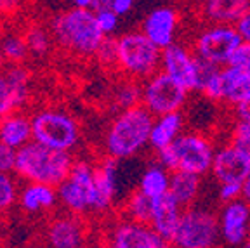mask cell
I'll use <instances>...</instances> for the list:
<instances>
[{
	"label": "cell",
	"mask_w": 250,
	"mask_h": 248,
	"mask_svg": "<svg viewBox=\"0 0 250 248\" xmlns=\"http://www.w3.org/2000/svg\"><path fill=\"white\" fill-rule=\"evenodd\" d=\"M33 141L58 151L73 153L82 143V127L70 111L58 106L39 108L31 115Z\"/></svg>",
	"instance_id": "5"
},
{
	"label": "cell",
	"mask_w": 250,
	"mask_h": 248,
	"mask_svg": "<svg viewBox=\"0 0 250 248\" xmlns=\"http://www.w3.org/2000/svg\"><path fill=\"white\" fill-rule=\"evenodd\" d=\"M111 108L115 111H122V109H129L132 106L141 104V82L130 80V78H124L113 87L111 96Z\"/></svg>",
	"instance_id": "27"
},
{
	"label": "cell",
	"mask_w": 250,
	"mask_h": 248,
	"mask_svg": "<svg viewBox=\"0 0 250 248\" xmlns=\"http://www.w3.org/2000/svg\"><path fill=\"white\" fill-rule=\"evenodd\" d=\"M0 49L7 64H23L24 59L30 56L24 33H18V31H5L0 37Z\"/></svg>",
	"instance_id": "30"
},
{
	"label": "cell",
	"mask_w": 250,
	"mask_h": 248,
	"mask_svg": "<svg viewBox=\"0 0 250 248\" xmlns=\"http://www.w3.org/2000/svg\"><path fill=\"white\" fill-rule=\"evenodd\" d=\"M188 4H191V5H195L196 9L200 7V5H203L205 2H208V0H186Z\"/></svg>",
	"instance_id": "46"
},
{
	"label": "cell",
	"mask_w": 250,
	"mask_h": 248,
	"mask_svg": "<svg viewBox=\"0 0 250 248\" xmlns=\"http://www.w3.org/2000/svg\"><path fill=\"white\" fill-rule=\"evenodd\" d=\"M242 248H250V238H247L245 241L242 243Z\"/></svg>",
	"instance_id": "48"
},
{
	"label": "cell",
	"mask_w": 250,
	"mask_h": 248,
	"mask_svg": "<svg viewBox=\"0 0 250 248\" xmlns=\"http://www.w3.org/2000/svg\"><path fill=\"white\" fill-rule=\"evenodd\" d=\"M117 66L124 78L143 82L160 71L162 49L156 47L141 30L127 31L117 37Z\"/></svg>",
	"instance_id": "6"
},
{
	"label": "cell",
	"mask_w": 250,
	"mask_h": 248,
	"mask_svg": "<svg viewBox=\"0 0 250 248\" xmlns=\"http://www.w3.org/2000/svg\"><path fill=\"white\" fill-rule=\"evenodd\" d=\"M94 179L96 163L89 160H75L68 177L58 186L59 205L64 208V212L82 217L92 212Z\"/></svg>",
	"instance_id": "9"
},
{
	"label": "cell",
	"mask_w": 250,
	"mask_h": 248,
	"mask_svg": "<svg viewBox=\"0 0 250 248\" xmlns=\"http://www.w3.org/2000/svg\"><path fill=\"white\" fill-rule=\"evenodd\" d=\"M183 207L176 202V198L170 193L164 194L160 198H155L151 202V217L149 226L160 234L164 240L170 241L172 234L176 231L179 219L183 215Z\"/></svg>",
	"instance_id": "19"
},
{
	"label": "cell",
	"mask_w": 250,
	"mask_h": 248,
	"mask_svg": "<svg viewBox=\"0 0 250 248\" xmlns=\"http://www.w3.org/2000/svg\"><path fill=\"white\" fill-rule=\"evenodd\" d=\"M118 194V160L103 156L96 163L92 213H106L113 208Z\"/></svg>",
	"instance_id": "17"
},
{
	"label": "cell",
	"mask_w": 250,
	"mask_h": 248,
	"mask_svg": "<svg viewBox=\"0 0 250 248\" xmlns=\"http://www.w3.org/2000/svg\"><path fill=\"white\" fill-rule=\"evenodd\" d=\"M73 163L71 153L51 149L31 141L18 149L14 174L24 183H42L58 187L68 177Z\"/></svg>",
	"instance_id": "3"
},
{
	"label": "cell",
	"mask_w": 250,
	"mask_h": 248,
	"mask_svg": "<svg viewBox=\"0 0 250 248\" xmlns=\"http://www.w3.org/2000/svg\"><path fill=\"white\" fill-rule=\"evenodd\" d=\"M0 141L7 146L14 147L16 151L33 141L31 117L23 111H14L7 117L0 118Z\"/></svg>",
	"instance_id": "22"
},
{
	"label": "cell",
	"mask_w": 250,
	"mask_h": 248,
	"mask_svg": "<svg viewBox=\"0 0 250 248\" xmlns=\"http://www.w3.org/2000/svg\"><path fill=\"white\" fill-rule=\"evenodd\" d=\"M188 96L189 90L162 70L141 83V104L153 117L183 111L188 104Z\"/></svg>",
	"instance_id": "10"
},
{
	"label": "cell",
	"mask_w": 250,
	"mask_h": 248,
	"mask_svg": "<svg viewBox=\"0 0 250 248\" xmlns=\"http://www.w3.org/2000/svg\"><path fill=\"white\" fill-rule=\"evenodd\" d=\"M210 174L219 184L242 183L245 184L250 174V151L234 143H228L215 149Z\"/></svg>",
	"instance_id": "14"
},
{
	"label": "cell",
	"mask_w": 250,
	"mask_h": 248,
	"mask_svg": "<svg viewBox=\"0 0 250 248\" xmlns=\"http://www.w3.org/2000/svg\"><path fill=\"white\" fill-rule=\"evenodd\" d=\"M49 28L56 45L77 58H96V52L106 39L92 9L71 7L59 12L52 18Z\"/></svg>",
	"instance_id": "2"
},
{
	"label": "cell",
	"mask_w": 250,
	"mask_h": 248,
	"mask_svg": "<svg viewBox=\"0 0 250 248\" xmlns=\"http://www.w3.org/2000/svg\"><path fill=\"white\" fill-rule=\"evenodd\" d=\"M151 198L143 194L139 189H134L122 203V217L141 224H149L151 217Z\"/></svg>",
	"instance_id": "28"
},
{
	"label": "cell",
	"mask_w": 250,
	"mask_h": 248,
	"mask_svg": "<svg viewBox=\"0 0 250 248\" xmlns=\"http://www.w3.org/2000/svg\"><path fill=\"white\" fill-rule=\"evenodd\" d=\"M5 66H7V61H5L4 54H2V49H0V73L5 70Z\"/></svg>",
	"instance_id": "45"
},
{
	"label": "cell",
	"mask_w": 250,
	"mask_h": 248,
	"mask_svg": "<svg viewBox=\"0 0 250 248\" xmlns=\"http://www.w3.org/2000/svg\"><path fill=\"white\" fill-rule=\"evenodd\" d=\"M160 248H176V247H174V245H172L170 243V241H165V243L164 245H162V247Z\"/></svg>",
	"instance_id": "47"
},
{
	"label": "cell",
	"mask_w": 250,
	"mask_h": 248,
	"mask_svg": "<svg viewBox=\"0 0 250 248\" xmlns=\"http://www.w3.org/2000/svg\"><path fill=\"white\" fill-rule=\"evenodd\" d=\"M231 143L238 144L250 151V122L236 118V122L231 127Z\"/></svg>",
	"instance_id": "34"
},
{
	"label": "cell",
	"mask_w": 250,
	"mask_h": 248,
	"mask_svg": "<svg viewBox=\"0 0 250 248\" xmlns=\"http://www.w3.org/2000/svg\"><path fill=\"white\" fill-rule=\"evenodd\" d=\"M217 198L221 203H229L243 198V184L242 183H221L217 187Z\"/></svg>",
	"instance_id": "35"
},
{
	"label": "cell",
	"mask_w": 250,
	"mask_h": 248,
	"mask_svg": "<svg viewBox=\"0 0 250 248\" xmlns=\"http://www.w3.org/2000/svg\"><path fill=\"white\" fill-rule=\"evenodd\" d=\"M89 231L82 215L64 212L47 222L45 243L49 248H85Z\"/></svg>",
	"instance_id": "13"
},
{
	"label": "cell",
	"mask_w": 250,
	"mask_h": 248,
	"mask_svg": "<svg viewBox=\"0 0 250 248\" xmlns=\"http://www.w3.org/2000/svg\"><path fill=\"white\" fill-rule=\"evenodd\" d=\"M28 101H30V96L21 92L2 71L0 73V118L7 117L14 111H23Z\"/></svg>",
	"instance_id": "26"
},
{
	"label": "cell",
	"mask_w": 250,
	"mask_h": 248,
	"mask_svg": "<svg viewBox=\"0 0 250 248\" xmlns=\"http://www.w3.org/2000/svg\"><path fill=\"white\" fill-rule=\"evenodd\" d=\"M250 11V0H208L198 7L205 23L234 24Z\"/></svg>",
	"instance_id": "21"
},
{
	"label": "cell",
	"mask_w": 250,
	"mask_h": 248,
	"mask_svg": "<svg viewBox=\"0 0 250 248\" xmlns=\"http://www.w3.org/2000/svg\"><path fill=\"white\" fill-rule=\"evenodd\" d=\"M20 184H18V175L0 172V219L7 215L12 207L18 203L20 198Z\"/></svg>",
	"instance_id": "31"
},
{
	"label": "cell",
	"mask_w": 250,
	"mask_h": 248,
	"mask_svg": "<svg viewBox=\"0 0 250 248\" xmlns=\"http://www.w3.org/2000/svg\"><path fill=\"white\" fill-rule=\"evenodd\" d=\"M94 0H71V5L77 9H92Z\"/></svg>",
	"instance_id": "43"
},
{
	"label": "cell",
	"mask_w": 250,
	"mask_h": 248,
	"mask_svg": "<svg viewBox=\"0 0 250 248\" xmlns=\"http://www.w3.org/2000/svg\"><path fill=\"white\" fill-rule=\"evenodd\" d=\"M229 64L250 73V43L249 42H242V45L236 49V52H234L233 58H231Z\"/></svg>",
	"instance_id": "37"
},
{
	"label": "cell",
	"mask_w": 250,
	"mask_h": 248,
	"mask_svg": "<svg viewBox=\"0 0 250 248\" xmlns=\"http://www.w3.org/2000/svg\"><path fill=\"white\" fill-rule=\"evenodd\" d=\"M243 200H247V202L250 203V183L249 181H245V184H243Z\"/></svg>",
	"instance_id": "44"
},
{
	"label": "cell",
	"mask_w": 250,
	"mask_h": 248,
	"mask_svg": "<svg viewBox=\"0 0 250 248\" xmlns=\"http://www.w3.org/2000/svg\"><path fill=\"white\" fill-rule=\"evenodd\" d=\"M170 175L172 172L168 168H165L162 163L153 162L141 174L136 189H139L141 193L146 194L151 200L160 198L164 194H167L168 189H170Z\"/></svg>",
	"instance_id": "25"
},
{
	"label": "cell",
	"mask_w": 250,
	"mask_h": 248,
	"mask_svg": "<svg viewBox=\"0 0 250 248\" xmlns=\"http://www.w3.org/2000/svg\"><path fill=\"white\" fill-rule=\"evenodd\" d=\"M181 26V14L176 7L160 5L146 14L141 31L162 51L177 42V33Z\"/></svg>",
	"instance_id": "15"
},
{
	"label": "cell",
	"mask_w": 250,
	"mask_h": 248,
	"mask_svg": "<svg viewBox=\"0 0 250 248\" xmlns=\"http://www.w3.org/2000/svg\"><path fill=\"white\" fill-rule=\"evenodd\" d=\"M104 241L113 248H160L168 240H164L149 224L120 217L109 226Z\"/></svg>",
	"instance_id": "12"
},
{
	"label": "cell",
	"mask_w": 250,
	"mask_h": 248,
	"mask_svg": "<svg viewBox=\"0 0 250 248\" xmlns=\"http://www.w3.org/2000/svg\"><path fill=\"white\" fill-rule=\"evenodd\" d=\"M24 39H26L28 51L35 58L47 56L54 45V37H52L51 28L43 26V24H30L24 30Z\"/></svg>",
	"instance_id": "29"
},
{
	"label": "cell",
	"mask_w": 250,
	"mask_h": 248,
	"mask_svg": "<svg viewBox=\"0 0 250 248\" xmlns=\"http://www.w3.org/2000/svg\"><path fill=\"white\" fill-rule=\"evenodd\" d=\"M184 127H186V117L183 111L155 117L151 134H149V147L155 153L165 149L183 134Z\"/></svg>",
	"instance_id": "20"
},
{
	"label": "cell",
	"mask_w": 250,
	"mask_h": 248,
	"mask_svg": "<svg viewBox=\"0 0 250 248\" xmlns=\"http://www.w3.org/2000/svg\"><path fill=\"white\" fill-rule=\"evenodd\" d=\"M16 156H18V151H16L14 147L7 146V144H4L0 141V172L14 174Z\"/></svg>",
	"instance_id": "36"
},
{
	"label": "cell",
	"mask_w": 250,
	"mask_h": 248,
	"mask_svg": "<svg viewBox=\"0 0 250 248\" xmlns=\"http://www.w3.org/2000/svg\"><path fill=\"white\" fill-rule=\"evenodd\" d=\"M202 191V177L189 172L176 170L170 175V189L168 193L176 198L183 208H189L196 203Z\"/></svg>",
	"instance_id": "24"
},
{
	"label": "cell",
	"mask_w": 250,
	"mask_h": 248,
	"mask_svg": "<svg viewBox=\"0 0 250 248\" xmlns=\"http://www.w3.org/2000/svg\"><path fill=\"white\" fill-rule=\"evenodd\" d=\"M134 4H136V0H113V2H111V9L122 18V16L129 14V12L132 11Z\"/></svg>",
	"instance_id": "39"
},
{
	"label": "cell",
	"mask_w": 250,
	"mask_h": 248,
	"mask_svg": "<svg viewBox=\"0 0 250 248\" xmlns=\"http://www.w3.org/2000/svg\"><path fill=\"white\" fill-rule=\"evenodd\" d=\"M111 2H113V0H94L92 11L99 12V11H104V9H111Z\"/></svg>",
	"instance_id": "42"
},
{
	"label": "cell",
	"mask_w": 250,
	"mask_h": 248,
	"mask_svg": "<svg viewBox=\"0 0 250 248\" xmlns=\"http://www.w3.org/2000/svg\"><path fill=\"white\" fill-rule=\"evenodd\" d=\"M117 56H118L117 39L115 37H106L104 42L101 43V47L96 52V59L104 68H115L117 66Z\"/></svg>",
	"instance_id": "32"
},
{
	"label": "cell",
	"mask_w": 250,
	"mask_h": 248,
	"mask_svg": "<svg viewBox=\"0 0 250 248\" xmlns=\"http://www.w3.org/2000/svg\"><path fill=\"white\" fill-rule=\"evenodd\" d=\"M221 241L219 215L203 207L183 210L170 243L176 248H215Z\"/></svg>",
	"instance_id": "7"
},
{
	"label": "cell",
	"mask_w": 250,
	"mask_h": 248,
	"mask_svg": "<svg viewBox=\"0 0 250 248\" xmlns=\"http://www.w3.org/2000/svg\"><path fill=\"white\" fill-rule=\"evenodd\" d=\"M223 103L233 108V106L250 99V73L231 64L223 66Z\"/></svg>",
	"instance_id": "23"
},
{
	"label": "cell",
	"mask_w": 250,
	"mask_h": 248,
	"mask_svg": "<svg viewBox=\"0 0 250 248\" xmlns=\"http://www.w3.org/2000/svg\"><path fill=\"white\" fill-rule=\"evenodd\" d=\"M59 203L58 187L49 186L42 183H26L20 189L18 205L21 212L26 215H42V213L51 212Z\"/></svg>",
	"instance_id": "18"
},
{
	"label": "cell",
	"mask_w": 250,
	"mask_h": 248,
	"mask_svg": "<svg viewBox=\"0 0 250 248\" xmlns=\"http://www.w3.org/2000/svg\"><path fill=\"white\" fill-rule=\"evenodd\" d=\"M96 20H98L99 28L106 37H113L115 31L118 30V24H120V16L113 9H104V11L96 12Z\"/></svg>",
	"instance_id": "33"
},
{
	"label": "cell",
	"mask_w": 250,
	"mask_h": 248,
	"mask_svg": "<svg viewBox=\"0 0 250 248\" xmlns=\"http://www.w3.org/2000/svg\"><path fill=\"white\" fill-rule=\"evenodd\" d=\"M221 240L228 245H242L250 234V203L243 198L224 203L219 212Z\"/></svg>",
	"instance_id": "16"
},
{
	"label": "cell",
	"mask_w": 250,
	"mask_h": 248,
	"mask_svg": "<svg viewBox=\"0 0 250 248\" xmlns=\"http://www.w3.org/2000/svg\"><path fill=\"white\" fill-rule=\"evenodd\" d=\"M214 141L198 130H184L170 146L156 153V162L170 172L183 170L203 177L212 170L215 156Z\"/></svg>",
	"instance_id": "4"
},
{
	"label": "cell",
	"mask_w": 250,
	"mask_h": 248,
	"mask_svg": "<svg viewBox=\"0 0 250 248\" xmlns=\"http://www.w3.org/2000/svg\"><path fill=\"white\" fill-rule=\"evenodd\" d=\"M240 45L242 39L234 24L205 23L195 33L189 47L198 56V59L223 68L229 64L231 58Z\"/></svg>",
	"instance_id": "8"
},
{
	"label": "cell",
	"mask_w": 250,
	"mask_h": 248,
	"mask_svg": "<svg viewBox=\"0 0 250 248\" xmlns=\"http://www.w3.org/2000/svg\"><path fill=\"white\" fill-rule=\"evenodd\" d=\"M99 248H113V247H111V245H109V243H106V241H103L101 247H99Z\"/></svg>",
	"instance_id": "49"
},
{
	"label": "cell",
	"mask_w": 250,
	"mask_h": 248,
	"mask_svg": "<svg viewBox=\"0 0 250 248\" xmlns=\"http://www.w3.org/2000/svg\"><path fill=\"white\" fill-rule=\"evenodd\" d=\"M24 0H0V14H14L20 11Z\"/></svg>",
	"instance_id": "40"
},
{
	"label": "cell",
	"mask_w": 250,
	"mask_h": 248,
	"mask_svg": "<svg viewBox=\"0 0 250 248\" xmlns=\"http://www.w3.org/2000/svg\"><path fill=\"white\" fill-rule=\"evenodd\" d=\"M233 111H234V117L238 118V120L250 122V99L233 106Z\"/></svg>",
	"instance_id": "41"
},
{
	"label": "cell",
	"mask_w": 250,
	"mask_h": 248,
	"mask_svg": "<svg viewBox=\"0 0 250 248\" xmlns=\"http://www.w3.org/2000/svg\"><path fill=\"white\" fill-rule=\"evenodd\" d=\"M151 113L143 104L117 111L103 136V153L115 160H130L149 147L153 127Z\"/></svg>",
	"instance_id": "1"
},
{
	"label": "cell",
	"mask_w": 250,
	"mask_h": 248,
	"mask_svg": "<svg viewBox=\"0 0 250 248\" xmlns=\"http://www.w3.org/2000/svg\"><path fill=\"white\" fill-rule=\"evenodd\" d=\"M234 28H236V31H238L242 42L250 43V11L247 12V14H243L242 18L234 23Z\"/></svg>",
	"instance_id": "38"
},
{
	"label": "cell",
	"mask_w": 250,
	"mask_h": 248,
	"mask_svg": "<svg viewBox=\"0 0 250 248\" xmlns=\"http://www.w3.org/2000/svg\"><path fill=\"white\" fill-rule=\"evenodd\" d=\"M160 70L170 75L174 80L179 82L181 85L189 92H198L200 90L203 62L193 52L191 47L176 42L167 49H164L162 51Z\"/></svg>",
	"instance_id": "11"
},
{
	"label": "cell",
	"mask_w": 250,
	"mask_h": 248,
	"mask_svg": "<svg viewBox=\"0 0 250 248\" xmlns=\"http://www.w3.org/2000/svg\"><path fill=\"white\" fill-rule=\"evenodd\" d=\"M247 181H249V183H250V174H249V177H247Z\"/></svg>",
	"instance_id": "50"
}]
</instances>
